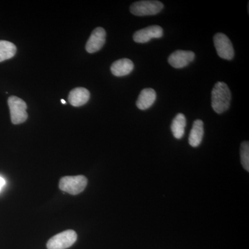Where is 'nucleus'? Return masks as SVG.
I'll use <instances>...</instances> for the list:
<instances>
[{
  "label": "nucleus",
  "mask_w": 249,
  "mask_h": 249,
  "mask_svg": "<svg viewBox=\"0 0 249 249\" xmlns=\"http://www.w3.org/2000/svg\"><path fill=\"white\" fill-rule=\"evenodd\" d=\"M231 93L229 87L224 82H217L212 90L211 106L217 114H222L230 107Z\"/></svg>",
  "instance_id": "nucleus-1"
},
{
  "label": "nucleus",
  "mask_w": 249,
  "mask_h": 249,
  "mask_svg": "<svg viewBox=\"0 0 249 249\" xmlns=\"http://www.w3.org/2000/svg\"><path fill=\"white\" fill-rule=\"evenodd\" d=\"M88 185V178L83 175L64 177L60 179L59 187L62 191L76 196L82 193Z\"/></svg>",
  "instance_id": "nucleus-2"
},
{
  "label": "nucleus",
  "mask_w": 249,
  "mask_h": 249,
  "mask_svg": "<svg viewBox=\"0 0 249 249\" xmlns=\"http://www.w3.org/2000/svg\"><path fill=\"white\" fill-rule=\"evenodd\" d=\"M163 9V4L160 1L145 0L133 3L130 6V12L134 16H147L158 14Z\"/></svg>",
  "instance_id": "nucleus-3"
},
{
  "label": "nucleus",
  "mask_w": 249,
  "mask_h": 249,
  "mask_svg": "<svg viewBox=\"0 0 249 249\" xmlns=\"http://www.w3.org/2000/svg\"><path fill=\"white\" fill-rule=\"evenodd\" d=\"M11 122L15 124H22L28 119L27 106L26 103L17 96H10L8 99Z\"/></svg>",
  "instance_id": "nucleus-4"
},
{
  "label": "nucleus",
  "mask_w": 249,
  "mask_h": 249,
  "mask_svg": "<svg viewBox=\"0 0 249 249\" xmlns=\"http://www.w3.org/2000/svg\"><path fill=\"white\" fill-rule=\"evenodd\" d=\"M77 240L76 232L67 230L52 237L47 242L48 249H66L71 247Z\"/></svg>",
  "instance_id": "nucleus-5"
},
{
  "label": "nucleus",
  "mask_w": 249,
  "mask_h": 249,
  "mask_svg": "<svg viewBox=\"0 0 249 249\" xmlns=\"http://www.w3.org/2000/svg\"><path fill=\"white\" fill-rule=\"evenodd\" d=\"M214 45L217 51V55L224 60H231L235 55L233 46L225 34L218 33L214 36Z\"/></svg>",
  "instance_id": "nucleus-6"
},
{
  "label": "nucleus",
  "mask_w": 249,
  "mask_h": 249,
  "mask_svg": "<svg viewBox=\"0 0 249 249\" xmlns=\"http://www.w3.org/2000/svg\"><path fill=\"white\" fill-rule=\"evenodd\" d=\"M106 41V32L105 29L102 27L96 28L91 33L85 49L88 53H96L103 48Z\"/></svg>",
  "instance_id": "nucleus-7"
},
{
  "label": "nucleus",
  "mask_w": 249,
  "mask_h": 249,
  "mask_svg": "<svg viewBox=\"0 0 249 249\" xmlns=\"http://www.w3.org/2000/svg\"><path fill=\"white\" fill-rule=\"evenodd\" d=\"M163 35V29L160 26L153 25L134 33L133 39L137 43H146L152 39L160 38Z\"/></svg>",
  "instance_id": "nucleus-8"
},
{
  "label": "nucleus",
  "mask_w": 249,
  "mask_h": 249,
  "mask_svg": "<svg viewBox=\"0 0 249 249\" xmlns=\"http://www.w3.org/2000/svg\"><path fill=\"white\" fill-rule=\"evenodd\" d=\"M196 58L194 52L189 51L178 50L173 52L168 58V62L172 67L181 69L188 66Z\"/></svg>",
  "instance_id": "nucleus-9"
},
{
  "label": "nucleus",
  "mask_w": 249,
  "mask_h": 249,
  "mask_svg": "<svg viewBox=\"0 0 249 249\" xmlns=\"http://www.w3.org/2000/svg\"><path fill=\"white\" fill-rule=\"evenodd\" d=\"M134 63L128 58L116 60L111 65V71L114 76L122 77L129 74L134 70Z\"/></svg>",
  "instance_id": "nucleus-10"
},
{
  "label": "nucleus",
  "mask_w": 249,
  "mask_h": 249,
  "mask_svg": "<svg viewBox=\"0 0 249 249\" xmlns=\"http://www.w3.org/2000/svg\"><path fill=\"white\" fill-rule=\"evenodd\" d=\"M68 98L69 102L71 106L80 107L89 101L90 93L89 90L84 88H77L70 91Z\"/></svg>",
  "instance_id": "nucleus-11"
},
{
  "label": "nucleus",
  "mask_w": 249,
  "mask_h": 249,
  "mask_svg": "<svg viewBox=\"0 0 249 249\" xmlns=\"http://www.w3.org/2000/svg\"><path fill=\"white\" fill-rule=\"evenodd\" d=\"M156 99H157V93L155 89L147 88L141 91L136 105L141 110H146L153 106Z\"/></svg>",
  "instance_id": "nucleus-12"
},
{
  "label": "nucleus",
  "mask_w": 249,
  "mask_h": 249,
  "mask_svg": "<svg viewBox=\"0 0 249 249\" xmlns=\"http://www.w3.org/2000/svg\"><path fill=\"white\" fill-rule=\"evenodd\" d=\"M203 137H204V123L201 120H196L193 123V127L188 139L190 145L193 147L199 146L202 142Z\"/></svg>",
  "instance_id": "nucleus-13"
},
{
  "label": "nucleus",
  "mask_w": 249,
  "mask_h": 249,
  "mask_svg": "<svg viewBox=\"0 0 249 249\" xmlns=\"http://www.w3.org/2000/svg\"><path fill=\"white\" fill-rule=\"evenodd\" d=\"M186 126V116L181 113L177 114L171 124V131L174 137L177 139H181L184 135L185 128Z\"/></svg>",
  "instance_id": "nucleus-14"
},
{
  "label": "nucleus",
  "mask_w": 249,
  "mask_h": 249,
  "mask_svg": "<svg viewBox=\"0 0 249 249\" xmlns=\"http://www.w3.org/2000/svg\"><path fill=\"white\" fill-rule=\"evenodd\" d=\"M16 52L17 48L12 42L0 40V62L12 58Z\"/></svg>",
  "instance_id": "nucleus-15"
},
{
  "label": "nucleus",
  "mask_w": 249,
  "mask_h": 249,
  "mask_svg": "<svg viewBox=\"0 0 249 249\" xmlns=\"http://www.w3.org/2000/svg\"><path fill=\"white\" fill-rule=\"evenodd\" d=\"M241 163L247 172L249 171V143L248 142H242L240 148Z\"/></svg>",
  "instance_id": "nucleus-16"
},
{
  "label": "nucleus",
  "mask_w": 249,
  "mask_h": 249,
  "mask_svg": "<svg viewBox=\"0 0 249 249\" xmlns=\"http://www.w3.org/2000/svg\"><path fill=\"white\" fill-rule=\"evenodd\" d=\"M5 185H6V181H5L4 178L0 176V192L4 188Z\"/></svg>",
  "instance_id": "nucleus-17"
},
{
  "label": "nucleus",
  "mask_w": 249,
  "mask_h": 249,
  "mask_svg": "<svg viewBox=\"0 0 249 249\" xmlns=\"http://www.w3.org/2000/svg\"><path fill=\"white\" fill-rule=\"evenodd\" d=\"M61 103L62 104L65 105L66 104V101H65V100L62 99L61 100Z\"/></svg>",
  "instance_id": "nucleus-18"
}]
</instances>
